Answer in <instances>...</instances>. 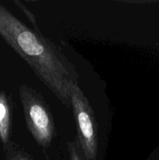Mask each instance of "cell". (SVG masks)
<instances>
[{
  "label": "cell",
  "instance_id": "6da1fadb",
  "mask_svg": "<svg viewBox=\"0 0 159 160\" xmlns=\"http://www.w3.org/2000/svg\"><path fill=\"white\" fill-rule=\"evenodd\" d=\"M0 35L64 106H71V92L79 84V74L55 44L40 30L26 26L1 3Z\"/></svg>",
  "mask_w": 159,
  "mask_h": 160
},
{
  "label": "cell",
  "instance_id": "7a4b0ae2",
  "mask_svg": "<svg viewBox=\"0 0 159 160\" xmlns=\"http://www.w3.org/2000/svg\"><path fill=\"white\" fill-rule=\"evenodd\" d=\"M26 125L34 140L46 149L55 135V124L49 109L41 95L26 84L19 88Z\"/></svg>",
  "mask_w": 159,
  "mask_h": 160
},
{
  "label": "cell",
  "instance_id": "3957f363",
  "mask_svg": "<svg viewBox=\"0 0 159 160\" xmlns=\"http://www.w3.org/2000/svg\"><path fill=\"white\" fill-rule=\"evenodd\" d=\"M71 106L77 128V142L86 160H95L98 154V131L94 114L79 84L71 92Z\"/></svg>",
  "mask_w": 159,
  "mask_h": 160
},
{
  "label": "cell",
  "instance_id": "52a82bcc",
  "mask_svg": "<svg viewBox=\"0 0 159 160\" xmlns=\"http://www.w3.org/2000/svg\"><path fill=\"white\" fill-rule=\"evenodd\" d=\"M12 160H29L27 158L24 157V156H16L15 158H13Z\"/></svg>",
  "mask_w": 159,
  "mask_h": 160
},
{
  "label": "cell",
  "instance_id": "277c9868",
  "mask_svg": "<svg viewBox=\"0 0 159 160\" xmlns=\"http://www.w3.org/2000/svg\"><path fill=\"white\" fill-rule=\"evenodd\" d=\"M11 131L10 106L7 95L0 91V140L3 145L9 142Z\"/></svg>",
  "mask_w": 159,
  "mask_h": 160
},
{
  "label": "cell",
  "instance_id": "8992f818",
  "mask_svg": "<svg viewBox=\"0 0 159 160\" xmlns=\"http://www.w3.org/2000/svg\"><path fill=\"white\" fill-rule=\"evenodd\" d=\"M69 155L70 160H81V152L80 149L77 141H72L67 142Z\"/></svg>",
  "mask_w": 159,
  "mask_h": 160
},
{
  "label": "cell",
  "instance_id": "5b68a950",
  "mask_svg": "<svg viewBox=\"0 0 159 160\" xmlns=\"http://www.w3.org/2000/svg\"><path fill=\"white\" fill-rule=\"evenodd\" d=\"M12 2H13L14 4H15L16 6H17V7H18L19 9H20L22 12H23V13L26 16V18L29 20V21L31 22V24H32L33 27H34V29L39 30L38 28H37V26L36 18H35V17H34V14H33V12H31L29 9H27V8H26V6H25L21 2L19 1V0H13Z\"/></svg>",
  "mask_w": 159,
  "mask_h": 160
}]
</instances>
